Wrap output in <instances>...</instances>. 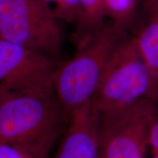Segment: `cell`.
<instances>
[{"label":"cell","mask_w":158,"mask_h":158,"mask_svg":"<svg viewBox=\"0 0 158 158\" xmlns=\"http://www.w3.org/2000/svg\"><path fill=\"white\" fill-rule=\"evenodd\" d=\"M158 101L99 111L98 158H146L150 118Z\"/></svg>","instance_id":"5"},{"label":"cell","mask_w":158,"mask_h":158,"mask_svg":"<svg viewBox=\"0 0 158 158\" xmlns=\"http://www.w3.org/2000/svg\"><path fill=\"white\" fill-rule=\"evenodd\" d=\"M148 146L152 152H158V102L155 105L149 124Z\"/></svg>","instance_id":"13"},{"label":"cell","mask_w":158,"mask_h":158,"mask_svg":"<svg viewBox=\"0 0 158 158\" xmlns=\"http://www.w3.org/2000/svg\"><path fill=\"white\" fill-rule=\"evenodd\" d=\"M70 116L54 89L5 98L0 100V143L25 148L48 158L64 134Z\"/></svg>","instance_id":"1"},{"label":"cell","mask_w":158,"mask_h":158,"mask_svg":"<svg viewBox=\"0 0 158 158\" xmlns=\"http://www.w3.org/2000/svg\"><path fill=\"white\" fill-rule=\"evenodd\" d=\"M104 0H80V14L73 35L76 48L81 46L106 24Z\"/></svg>","instance_id":"8"},{"label":"cell","mask_w":158,"mask_h":158,"mask_svg":"<svg viewBox=\"0 0 158 158\" xmlns=\"http://www.w3.org/2000/svg\"><path fill=\"white\" fill-rule=\"evenodd\" d=\"M147 15L133 37L142 59L158 84V13Z\"/></svg>","instance_id":"9"},{"label":"cell","mask_w":158,"mask_h":158,"mask_svg":"<svg viewBox=\"0 0 158 158\" xmlns=\"http://www.w3.org/2000/svg\"><path fill=\"white\" fill-rule=\"evenodd\" d=\"M144 100L158 101V84L129 35L105 69L92 101L99 111L124 108Z\"/></svg>","instance_id":"3"},{"label":"cell","mask_w":158,"mask_h":158,"mask_svg":"<svg viewBox=\"0 0 158 158\" xmlns=\"http://www.w3.org/2000/svg\"><path fill=\"white\" fill-rule=\"evenodd\" d=\"M0 40L54 59L62 47L59 21L43 0H0Z\"/></svg>","instance_id":"4"},{"label":"cell","mask_w":158,"mask_h":158,"mask_svg":"<svg viewBox=\"0 0 158 158\" xmlns=\"http://www.w3.org/2000/svg\"><path fill=\"white\" fill-rule=\"evenodd\" d=\"M139 0H104V12L110 22L129 31L137 15Z\"/></svg>","instance_id":"10"},{"label":"cell","mask_w":158,"mask_h":158,"mask_svg":"<svg viewBox=\"0 0 158 158\" xmlns=\"http://www.w3.org/2000/svg\"><path fill=\"white\" fill-rule=\"evenodd\" d=\"M0 158H45L25 148L0 143Z\"/></svg>","instance_id":"12"},{"label":"cell","mask_w":158,"mask_h":158,"mask_svg":"<svg viewBox=\"0 0 158 158\" xmlns=\"http://www.w3.org/2000/svg\"><path fill=\"white\" fill-rule=\"evenodd\" d=\"M98 115L92 100L73 110L54 158H98Z\"/></svg>","instance_id":"7"},{"label":"cell","mask_w":158,"mask_h":158,"mask_svg":"<svg viewBox=\"0 0 158 158\" xmlns=\"http://www.w3.org/2000/svg\"><path fill=\"white\" fill-rule=\"evenodd\" d=\"M50 6L59 21L76 23L80 14V0H43Z\"/></svg>","instance_id":"11"},{"label":"cell","mask_w":158,"mask_h":158,"mask_svg":"<svg viewBox=\"0 0 158 158\" xmlns=\"http://www.w3.org/2000/svg\"><path fill=\"white\" fill-rule=\"evenodd\" d=\"M147 14L158 13V0H144Z\"/></svg>","instance_id":"14"},{"label":"cell","mask_w":158,"mask_h":158,"mask_svg":"<svg viewBox=\"0 0 158 158\" xmlns=\"http://www.w3.org/2000/svg\"><path fill=\"white\" fill-rule=\"evenodd\" d=\"M129 31L110 22L81 46L70 59L59 63L53 88L56 98L70 114L93 99L110 59Z\"/></svg>","instance_id":"2"},{"label":"cell","mask_w":158,"mask_h":158,"mask_svg":"<svg viewBox=\"0 0 158 158\" xmlns=\"http://www.w3.org/2000/svg\"><path fill=\"white\" fill-rule=\"evenodd\" d=\"M59 62L37 51L0 40V100L18 94L54 89Z\"/></svg>","instance_id":"6"}]
</instances>
